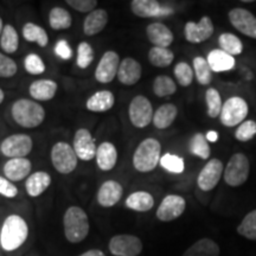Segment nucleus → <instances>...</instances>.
<instances>
[{
    "label": "nucleus",
    "mask_w": 256,
    "mask_h": 256,
    "mask_svg": "<svg viewBox=\"0 0 256 256\" xmlns=\"http://www.w3.org/2000/svg\"><path fill=\"white\" fill-rule=\"evenodd\" d=\"M28 236V226L23 217L10 215L0 232V244L6 252H14L24 244Z\"/></svg>",
    "instance_id": "nucleus-1"
},
{
    "label": "nucleus",
    "mask_w": 256,
    "mask_h": 256,
    "mask_svg": "<svg viewBox=\"0 0 256 256\" xmlns=\"http://www.w3.org/2000/svg\"><path fill=\"white\" fill-rule=\"evenodd\" d=\"M64 235L70 243H80L88 236L89 220L86 211L78 206H70L63 217Z\"/></svg>",
    "instance_id": "nucleus-2"
},
{
    "label": "nucleus",
    "mask_w": 256,
    "mask_h": 256,
    "mask_svg": "<svg viewBox=\"0 0 256 256\" xmlns=\"http://www.w3.org/2000/svg\"><path fill=\"white\" fill-rule=\"evenodd\" d=\"M12 118L19 126L24 128H34L43 124L46 119V110L37 102L19 98L12 104Z\"/></svg>",
    "instance_id": "nucleus-3"
},
{
    "label": "nucleus",
    "mask_w": 256,
    "mask_h": 256,
    "mask_svg": "<svg viewBox=\"0 0 256 256\" xmlns=\"http://www.w3.org/2000/svg\"><path fill=\"white\" fill-rule=\"evenodd\" d=\"M162 145L156 139L148 138L136 147L133 154V166L139 172H151L160 162Z\"/></svg>",
    "instance_id": "nucleus-4"
},
{
    "label": "nucleus",
    "mask_w": 256,
    "mask_h": 256,
    "mask_svg": "<svg viewBox=\"0 0 256 256\" xmlns=\"http://www.w3.org/2000/svg\"><path fill=\"white\" fill-rule=\"evenodd\" d=\"M78 156L68 142H60L51 148V162L57 172L62 174H72L78 166Z\"/></svg>",
    "instance_id": "nucleus-5"
},
{
    "label": "nucleus",
    "mask_w": 256,
    "mask_h": 256,
    "mask_svg": "<svg viewBox=\"0 0 256 256\" xmlns=\"http://www.w3.org/2000/svg\"><path fill=\"white\" fill-rule=\"evenodd\" d=\"M249 160L242 153L234 154L224 170V182L230 186H241L247 182L249 176Z\"/></svg>",
    "instance_id": "nucleus-6"
},
{
    "label": "nucleus",
    "mask_w": 256,
    "mask_h": 256,
    "mask_svg": "<svg viewBox=\"0 0 256 256\" xmlns=\"http://www.w3.org/2000/svg\"><path fill=\"white\" fill-rule=\"evenodd\" d=\"M248 104L238 96L230 98L223 104L220 110V122L226 127H235L242 122L248 115Z\"/></svg>",
    "instance_id": "nucleus-7"
},
{
    "label": "nucleus",
    "mask_w": 256,
    "mask_h": 256,
    "mask_svg": "<svg viewBox=\"0 0 256 256\" xmlns=\"http://www.w3.org/2000/svg\"><path fill=\"white\" fill-rule=\"evenodd\" d=\"M128 115L133 126L136 128H145L153 121L154 112L148 98L142 95H138L130 101Z\"/></svg>",
    "instance_id": "nucleus-8"
},
{
    "label": "nucleus",
    "mask_w": 256,
    "mask_h": 256,
    "mask_svg": "<svg viewBox=\"0 0 256 256\" xmlns=\"http://www.w3.org/2000/svg\"><path fill=\"white\" fill-rule=\"evenodd\" d=\"M34 142L26 134H12L2 140L0 151L10 159L24 158L32 151Z\"/></svg>",
    "instance_id": "nucleus-9"
},
{
    "label": "nucleus",
    "mask_w": 256,
    "mask_h": 256,
    "mask_svg": "<svg viewBox=\"0 0 256 256\" xmlns=\"http://www.w3.org/2000/svg\"><path fill=\"white\" fill-rule=\"evenodd\" d=\"M108 248L114 256H138L142 252V242L136 236L122 234L112 238Z\"/></svg>",
    "instance_id": "nucleus-10"
},
{
    "label": "nucleus",
    "mask_w": 256,
    "mask_h": 256,
    "mask_svg": "<svg viewBox=\"0 0 256 256\" xmlns=\"http://www.w3.org/2000/svg\"><path fill=\"white\" fill-rule=\"evenodd\" d=\"M186 202L178 194H168L162 200L156 210V218L162 222H171L183 215Z\"/></svg>",
    "instance_id": "nucleus-11"
},
{
    "label": "nucleus",
    "mask_w": 256,
    "mask_h": 256,
    "mask_svg": "<svg viewBox=\"0 0 256 256\" xmlns=\"http://www.w3.org/2000/svg\"><path fill=\"white\" fill-rule=\"evenodd\" d=\"M120 57L115 51H106L95 70V78L100 83H110L118 76Z\"/></svg>",
    "instance_id": "nucleus-12"
},
{
    "label": "nucleus",
    "mask_w": 256,
    "mask_h": 256,
    "mask_svg": "<svg viewBox=\"0 0 256 256\" xmlns=\"http://www.w3.org/2000/svg\"><path fill=\"white\" fill-rule=\"evenodd\" d=\"M223 162L218 159H210L208 164L202 168L197 178V185L202 191H211L218 184L223 174Z\"/></svg>",
    "instance_id": "nucleus-13"
},
{
    "label": "nucleus",
    "mask_w": 256,
    "mask_h": 256,
    "mask_svg": "<svg viewBox=\"0 0 256 256\" xmlns=\"http://www.w3.org/2000/svg\"><path fill=\"white\" fill-rule=\"evenodd\" d=\"M74 150L78 159L89 162L96 156L98 146L95 144V139L92 136V133L87 128H80L74 136Z\"/></svg>",
    "instance_id": "nucleus-14"
},
{
    "label": "nucleus",
    "mask_w": 256,
    "mask_h": 256,
    "mask_svg": "<svg viewBox=\"0 0 256 256\" xmlns=\"http://www.w3.org/2000/svg\"><path fill=\"white\" fill-rule=\"evenodd\" d=\"M229 20L232 26L246 36L256 40V17L246 8H234L229 12Z\"/></svg>",
    "instance_id": "nucleus-15"
},
{
    "label": "nucleus",
    "mask_w": 256,
    "mask_h": 256,
    "mask_svg": "<svg viewBox=\"0 0 256 256\" xmlns=\"http://www.w3.org/2000/svg\"><path fill=\"white\" fill-rule=\"evenodd\" d=\"M214 24L211 19L206 16L202 17L198 23L188 22L185 24L184 34L188 42L192 44H200L202 42L208 40L214 34Z\"/></svg>",
    "instance_id": "nucleus-16"
},
{
    "label": "nucleus",
    "mask_w": 256,
    "mask_h": 256,
    "mask_svg": "<svg viewBox=\"0 0 256 256\" xmlns=\"http://www.w3.org/2000/svg\"><path fill=\"white\" fill-rule=\"evenodd\" d=\"M130 10L136 17L153 18L160 16H168L172 14V10L164 8L156 0H133L130 2Z\"/></svg>",
    "instance_id": "nucleus-17"
},
{
    "label": "nucleus",
    "mask_w": 256,
    "mask_h": 256,
    "mask_svg": "<svg viewBox=\"0 0 256 256\" xmlns=\"http://www.w3.org/2000/svg\"><path fill=\"white\" fill-rule=\"evenodd\" d=\"M142 64L132 57H127L121 60L118 78L124 86H134L142 78Z\"/></svg>",
    "instance_id": "nucleus-18"
},
{
    "label": "nucleus",
    "mask_w": 256,
    "mask_h": 256,
    "mask_svg": "<svg viewBox=\"0 0 256 256\" xmlns=\"http://www.w3.org/2000/svg\"><path fill=\"white\" fill-rule=\"evenodd\" d=\"M124 188L120 183L115 180H107L101 185L98 192V202L101 206H114L121 200Z\"/></svg>",
    "instance_id": "nucleus-19"
},
{
    "label": "nucleus",
    "mask_w": 256,
    "mask_h": 256,
    "mask_svg": "<svg viewBox=\"0 0 256 256\" xmlns=\"http://www.w3.org/2000/svg\"><path fill=\"white\" fill-rule=\"evenodd\" d=\"M31 162L26 158L10 159L4 165V174L11 182H20L30 174Z\"/></svg>",
    "instance_id": "nucleus-20"
},
{
    "label": "nucleus",
    "mask_w": 256,
    "mask_h": 256,
    "mask_svg": "<svg viewBox=\"0 0 256 256\" xmlns=\"http://www.w3.org/2000/svg\"><path fill=\"white\" fill-rule=\"evenodd\" d=\"M148 40L154 46L168 48L174 42V34L166 25L162 23H152L146 28Z\"/></svg>",
    "instance_id": "nucleus-21"
},
{
    "label": "nucleus",
    "mask_w": 256,
    "mask_h": 256,
    "mask_svg": "<svg viewBox=\"0 0 256 256\" xmlns=\"http://www.w3.org/2000/svg\"><path fill=\"white\" fill-rule=\"evenodd\" d=\"M96 162L102 171H110L118 162V151L112 142H102L96 151Z\"/></svg>",
    "instance_id": "nucleus-22"
},
{
    "label": "nucleus",
    "mask_w": 256,
    "mask_h": 256,
    "mask_svg": "<svg viewBox=\"0 0 256 256\" xmlns=\"http://www.w3.org/2000/svg\"><path fill=\"white\" fill-rule=\"evenodd\" d=\"M31 98L38 101H49L55 98L57 83L52 80H37L32 82L28 88Z\"/></svg>",
    "instance_id": "nucleus-23"
},
{
    "label": "nucleus",
    "mask_w": 256,
    "mask_h": 256,
    "mask_svg": "<svg viewBox=\"0 0 256 256\" xmlns=\"http://www.w3.org/2000/svg\"><path fill=\"white\" fill-rule=\"evenodd\" d=\"M108 23V14L104 8H98L89 14L83 23V32L87 36H95L106 28Z\"/></svg>",
    "instance_id": "nucleus-24"
},
{
    "label": "nucleus",
    "mask_w": 256,
    "mask_h": 256,
    "mask_svg": "<svg viewBox=\"0 0 256 256\" xmlns=\"http://www.w3.org/2000/svg\"><path fill=\"white\" fill-rule=\"evenodd\" d=\"M51 176L48 172L38 171L28 176L25 183L26 192L30 197H38L50 186Z\"/></svg>",
    "instance_id": "nucleus-25"
},
{
    "label": "nucleus",
    "mask_w": 256,
    "mask_h": 256,
    "mask_svg": "<svg viewBox=\"0 0 256 256\" xmlns=\"http://www.w3.org/2000/svg\"><path fill=\"white\" fill-rule=\"evenodd\" d=\"M115 102L113 92L110 90H100L92 95L87 100L86 107L88 110L95 113H104L113 108Z\"/></svg>",
    "instance_id": "nucleus-26"
},
{
    "label": "nucleus",
    "mask_w": 256,
    "mask_h": 256,
    "mask_svg": "<svg viewBox=\"0 0 256 256\" xmlns=\"http://www.w3.org/2000/svg\"><path fill=\"white\" fill-rule=\"evenodd\" d=\"M208 63H209L210 68L215 72H229L235 66V60L234 56H230L229 54L224 52L220 49H215L210 51L208 55Z\"/></svg>",
    "instance_id": "nucleus-27"
},
{
    "label": "nucleus",
    "mask_w": 256,
    "mask_h": 256,
    "mask_svg": "<svg viewBox=\"0 0 256 256\" xmlns=\"http://www.w3.org/2000/svg\"><path fill=\"white\" fill-rule=\"evenodd\" d=\"M178 115V110L174 104H165L160 106L153 115V124L158 130H165L174 124Z\"/></svg>",
    "instance_id": "nucleus-28"
},
{
    "label": "nucleus",
    "mask_w": 256,
    "mask_h": 256,
    "mask_svg": "<svg viewBox=\"0 0 256 256\" xmlns=\"http://www.w3.org/2000/svg\"><path fill=\"white\" fill-rule=\"evenodd\" d=\"M126 206L139 212H146L154 206V198L146 191H136L127 197Z\"/></svg>",
    "instance_id": "nucleus-29"
},
{
    "label": "nucleus",
    "mask_w": 256,
    "mask_h": 256,
    "mask_svg": "<svg viewBox=\"0 0 256 256\" xmlns=\"http://www.w3.org/2000/svg\"><path fill=\"white\" fill-rule=\"evenodd\" d=\"M183 256H220V247L214 240L202 238L186 249Z\"/></svg>",
    "instance_id": "nucleus-30"
},
{
    "label": "nucleus",
    "mask_w": 256,
    "mask_h": 256,
    "mask_svg": "<svg viewBox=\"0 0 256 256\" xmlns=\"http://www.w3.org/2000/svg\"><path fill=\"white\" fill-rule=\"evenodd\" d=\"M23 37L28 42H36L40 48H46L49 43L46 31L34 23H26L23 28Z\"/></svg>",
    "instance_id": "nucleus-31"
},
{
    "label": "nucleus",
    "mask_w": 256,
    "mask_h": 256,
    "mask_svg": "<svg viewBox=\"0 0 256 256\" xmlns=\"http://www.w3.org/2000/svg\"><path fill=\"white\" fill-rule=\"evenodd\" d=\"M174 55L168 48H158L153 46L148 51V60L152 66L158 68H166L174 62Z\"/></svg>",
    "instance_id": "nucleus-32"
},
{
    "label": "nucleus",
    "mask_w": 256,
    "mask_h": 256,
    "mask_svg": "<svg viewBox=\"0 0 256 256\" xmlns=\"http://www.w3.org/2000/svg\"><path fill=\"white\" fill-rule=\"evenodd\" d=\"M49 24L54 30H66L72 26V16L66 8H54L49 14Z\"/></svg>",
    "instance_id": "nucleus-33"
},
{
    "label": "nucleus",
    "mask_w": 256,
    "mask_h": 256,
    "mask_svg": "<svg viewBox=\"0 0 256 256\" xmlns=\"http://www.w3.org/2000/svg\"><path fill=\"white\" fill-rule=\"evenodd\" d=\"M0 46L6 54H14L19 48L18 32L12 25L6 24L0 37Z\"/></svg>",
    "instance_id": "nucleus-34"
},
{
    "label": "nucleus",
    "mask_w": 256,
    "mask_h": 256,
    "mask_svg": "<svg viewBox=\"0 0 256 256\" xmlns=\"http://www.w3.org/2000/svg\"><path fill=\"white\" fill-rule=\"evenodd\" d=\"M188 151L191 154L200 156V159H208L210 156V146L204 134L196 133L188 142Z\"/></svg>",
    "instance_id": "nucleus-35"
},
{
    "label": "nucleus",
    "mask_w": 256,
    "mask_h": 256,
    "mask_svg": "<svg viewBox=\"0 0 256 256\" xmlns=\"http://www.w3.org/2000/svg\"><path fill=\"white\" fill-rule=\"evenodd\" d=\"M220 50L229 54L230 56H238L242 52L243 44L238 37L232 34H222L218 38Z\"/></svg>",
    "instance_id": "nucleus-36"
},
{
    "label": "nucleus",
    "mask_w": 256,
    "mask_h": 256,
    "mask_svg": "<svg viewBox=\"0 0 256 256\" xmlns=\"http://www.w3.org/2000/svg\"><path fill=\"white\" fill-rule=\"evenodd\" d=\"M194 72L200 84L208 86L212 81V70L204 57L198 56L194 60Z\"/></svg>",
    "instance_id": "nucleus-37"
},
{
    "label": "nucleus",
    "mask_w": 256,
    "mask_h": 256,
    "mask_svg": "<svg viewBox=\"0 0 256 256\" xmlns=\"http://www.w3.org/2000/svg\"><path fill=\"white\" fill-rule=\"evenodd\" d=\"M177 90V86L174 80L168 76L160 75L156 78L154 82H153V92L158 96V98H165V96H170L174 94Z\"/></svg>",
    "instance_id": "nucleus-38"
},
{
    "label": "nucleus",
    "mask_w": 256,
    "mask_h": 256,
    "mask_svg": "<svg viewBox=\"0 0 256 256\" xmlns=\"http://www.w3.org/2000/svg\"><path fill=\"white\" fill-rule=\"evenodd\" d=\"M238 232L243 238L256 241V209L246 215L238 226Z\"/></svg>",
    "instance_id": "nucleus-39"
},
{
    "label": "nucleus",
    "mask_w": 256,
    "mask_h": 256,
    "mask_svg": "<svg viewBox=\"0 0 256 256\" xmlns=\"http://www.w3.org/2000/svg\"><path fill=\"white\" fill-rule=\"evenodd\" d=\"M206 101L208 106V115H209L210 118L220 116L223 104L220 92H217L215 88L208 89L206 92Z\"/></svg>",
    "instance_id": "nucleus-40"
},
{
    "label": "nucleus",
    "mask_w": 256,
    "mask_h": 256,
    "mask_svg": "<svg viewBox=\"0 0 256 256\" xmlns=\"http://www.w3.org/2000/svg\"><path fill=\"white\" fill-rule=\"evenodd\" d=\"M160 165L171 174H182L185 168L184 159L171 153H166L160 158Z\"/></svg>",
    "instance_id": "nucleus-41"
},
{
    "label": "nucleus",
    "mask_w": 256,
    "mask_h": 256,
    "mask_svg": "<svg viewBox=\"0 0 256 256\" xmlns=\"http://www.w3.org/2000/svg\"><path fill=\"white\" fill-rule=\"evenodd\" d=\"M94 60V50L87 42H82L78 46V68L87 69Z\"/></svg>",
    "instance_id": "nucleus-42"
},
{
    "label": "nucleus",
    "mask_w": 256,
    "mask_h": 256,
    "mask_svg": "<svg viewBox=\"0 0 256 256\" xmlns=\"http://www.w3.org/2000/svg\"><path fill=\"white\" fill-rule=\"evenodd\" d=\"M194 70L188 63L180 62L176 66L174 76L182 87H188L194 81Z\"/></svg>",
    "instance_id": "nucleus-43"
},
{
    "label": "nucleus",
    "mask_w": 256,
    "mask_h": 256,
    "mask_svg": "<svg viewBox=\"0 0 256 256\" xmlns=\"http://www.w3.org/2000/svg\"><path fill=\"white\" fill-rule=\"evenodd\" d=\"M25 70L30 74V75H40L46 72V64L43 60L36 54H28L24 60Z\"/></svg>",
    "instance_id": "nucleus-44"
},
{
    "label": "nucleus",
    "mask_w": 256,
    "mask_h": 256,
    "mask_svg": "<svg viewBox=\"0 0 256 256\" xmlns=\"http://www.w3.org/2000/svg\"><path fill=\"white\" fill-rule=\"evenodd\" d=\"M256 136V122L252 120H247L240 124L235 132V138L238 142H246L252 140Z\"/></svg>",
    "instance_id": "nucleus-45"
},
{
    "label": "nucleus",
    "mask_w": 256,
    "mask_h": 256,
    "mask_svg": "<svg viewBox=\"0 0 256 256\" xmlns=\"http://www.w3.org/2000/svg\"><path fill=\"white\" fill-rule=\"evenodd\" d=\"M18 66L14 60L0 52V78H8L17 74Z\"/></svg>",
    "instance_id": "nucleus-46"
},
{
    "label": "nucleus",
    "mask_w": 256,
    "mask_h": 256,
    "mask_svg": "<svg viewBox=\"0 0 256 256\" xmlns=\"http://www.w3.org/2000/svg\"><path fill=\"white\" fill-rule=\"evenodd\" d=\"M66 4L78 12L92 14V11H95L98 2L96 0H66Z\"/></svg>",
    "instance_id": "nucleus-47"
},
{
    "label": "nucleus",
    "mask_w": 256,
    "mask_h": 256,
    "mask_svg": "<svg viewBox=\"0 0 256 256\" xmlns=\"http://www.w3.org/2000/svg\"><path fill=\"white\" fill-rule=\"evenodd\" d=\"M0 194L6 198H14L18 194L17 186L8 178L2 177V176H0Z\"/></svg>",
    "instance_id": "nucleus-48"
},
{
    "label": "nucleus",
    "mask_w": 256,
    "mask_h": 256,
    "mask_svg": "<svg viewBox=\"0 0 256 256\" xmlns=\"http://www.w3.org/2000/svg\"><path fill=\"white\" fill-rule=\"evenodd\" d=\"M56 55L60 57L62 60H69L72 55V48L69 46L68 42L66 40H60L55 46Z\"/></svg>",
    "instance_id": "nucleus-49"
},
{
    "label": "nucleus",
    "mask_w": 256,
    "mask_h": 256,
    "mask_svg": "<svg viewBox=\"0 0 256 256\" xmlns=\"http://www.w3.org/2000/svg\"><path fill=\"white\" fill-rule=\"evenodd\" d=\"M80 256H106V255L102 250H98V249H92V250H87Z\"/></svg>",
    "instance_id": "nucleus-50"
},
{
    "label": "nucleus",
    "mask_w": 256,
    "mask_h": 256,
    "mask_svg": "<svg viewBox=\"0 0 256 256\" xmlns=\"http://www.w3.org/2000/svg\"><path fill=\"white\" fill-rule=\"evenodd\" d=\"M206 140L208 142H216L217 140H218V133L215 132V130H209V132L206 133Z\"/></svg>",
    "instance_id": "nucleus-51"
},
{
    "label": "nucleus",
    "mask_w": 256,
    "mask_h": 256,
    "mask_svg": "<svg viewBox=\"0 0 256 256\" xmlns=\"http://www.w3.org/2000/svg\"><path fill=\"white\" fill-rule=\"evenodd\" d=\"M4 98H5V94H4V92H2V89L0 88V104H2V101H4Z\"/></svg>",
    "instance_id": "nucleus-52"
},
{
    "label": "nucleus",
    "mask_w": 256,
    "mask_h": 256,
    "mask_svg": "<svg viewBox=\"0 0 256 256\" xmlns=\"http://www.w3.org/2000/svg\"><path fill=\"white\" fill-rule=\"evenodd\" d=\"M2 30H4V23H2V19L0 18V37H2Z\"/></svg>",
    "instance_id": "nucleus-53"
},
{
    "label": "nucleus",
    "mask_w": 256,
    "mask_h": 256,
    "mask_svg": "<svg viewBox=\"0 0 256 256\" xmlns=\"http://www.w3.org/2000/svg\"><path fill=\"white\" fill-rule=\"evenodd\" d=\"M0 247H2V244H0Z\"/></svg>",
    "instance_id": "nucleus-54"
}]
</instances>
